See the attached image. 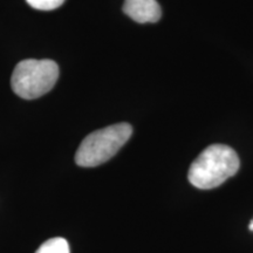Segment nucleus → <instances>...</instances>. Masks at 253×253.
Returning a JSON list of instances; mask_svg holds the SVG:
<instances>
[{
  "label": "nucleus",
  "mask_w": 253,
  "mask_h": 253,
  "mask_svg": "<svg viewBox=\"0 0 253 253\" xmlns=\"http://www.w3.org/2000/svg\"><path fill=\"white\" fill-rule=\"evenodd\" d=\"M249 230H250V231H253V219L251 220V223H250V225H249Z\"/></svg>",
  "instance_id": "7"
},
{
  "label": "nucleus",
  "mask_w": 253,
  "mask_h": 253,
  "mask_svg": "<svg viewBox=\"0 0 253 253\" xmlns=\"http://www.w3.org/2000/svg\"><path fill=\"white\" fill-rule=\"evenodd\" d=\"M131 134L132 126L129 123H118L95 130L81 142L75 162L84 168L101 166L118 154Z\"/></svg>",
  "instance_id": "2"
},
{
  "label": "nucleus",
  "mask_w": 253,
  "mask_h": 253,
  "mask_svg": "<svg viewBox=\"0 0 253 253\" xmlns=\"http://www.w3.org/2000/svg\"><path fill=\"white\" fill-rule=\"evenodd\" d=\"M239 167V157L232 148L225 144H212L192 162L188 178L197 189H214L235 176Z\"/></svg>",
  "instance_id": "1"
},
{
  "label": "nucleus",
  "mask_w": 253,
  "mask_h": 253,
  "mask_svg": "<svg viewBox=\"0 0 253 253\" xmlns=\"http://www.w3.org/2000/svg\"><path fill=\"white\" fill-rule=\"evenodd\" d=\"M36 253H71V250L67 240L58 237L42 243Z\"/></svg>",
  "instance_id": "5"
},
{
  "label": "nucleus",
  "mask_w": 253,
  "mask_h": 253,
  "mask_svg": "<svg viewBox=\"0 0 253 253\" xmlns=\"http://www.w3.org/2000/svg\"><path fill=\"white\" fill-rule=\"evenodd\" d=\"M123 12L136 23L154 24L162 17V9L156 0H125Z\"/></svg>",
  "instance_id": "4"
},
{
  "label": "nucleus",
  "mask_w": 253,
  "mask_h": 253,
  "mask_svg": "<svg viewBox=\"0 0 253 253\" xmlns=\"http://www.w3.org/2000/svg\"><path fill=\"white\" fill-rule=\"evenodd\" d=\"M59 66L52 60H23L15 66L11 78L12 89L25 100L42 96L55 86Z\"/></svg>",
  "instance_id": "3"
},
{
  "label": "nucleus",
  "mask_w": 253,
  "mask_h": 253,
  "mask_svg": "<svg viewBox=\"0 0 253 253\" xmlns=\"http://www.w3.org/2000/svg\"><path fill=\"white\" fill-rule=\"evenodd\" d=\"M31 7L39 11H52L61 6L65 0H26Z\"/></svg>",
  "instance_id": "6"
}]
</instances>
